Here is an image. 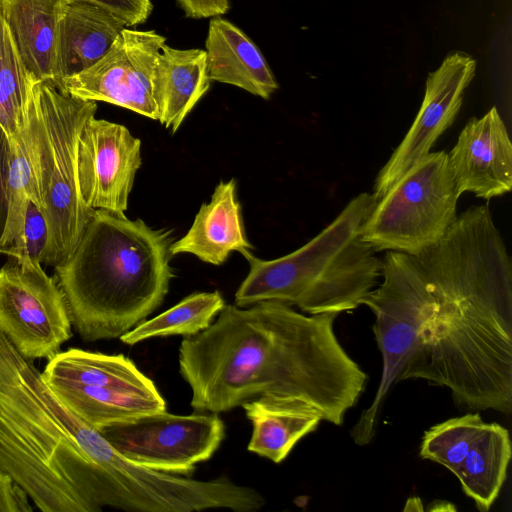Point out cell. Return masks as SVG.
Segmentation results:
<instances>
[{
    "instance_id": "obj_1",
    "label": "cell",
    "mask_w": 512,
    "mask_h": 512,
    "mask_svg": "<svg viewBox=\"0 0 512 512\" xmlns=\"http://www.w3.org/2000/svg\"><path fill=\"white\" fill-rule=\"evenodd\" d=\"M337 316L298 312L278 301L225 304L207 329L184 337L179 347L192 408L219 414L265 397L340 426L368 375L340 343Z\"/></svg>"
},
{
    "instance_id": "obj_2",
    "label": "cell",
    "mask_w": 512,
    "mask_h": 512,
    "mask_svg": "<svg viewBox=\"0 0 512 512\" xmlns=\"http://www.w3.org/2000/svg\"><path fill=\"white\" fill-rule=\"evenodd\" d=\"M432 313L398 382L445 387L461 408L512 411V265L487 206H471L412 255Z\"/></svg>"
},
{
    "instance_id": "obj_3",
    "label": "cell",
    "mask_w": 512,
    "mask_h": 512,
    "mask_svg": "<svg viewBox=\"0 0 512 512\" xmlns=\"http://www.w3.org/2000/svg\"><path fill=\"white\" fill-rule=\"evenodd\" d=\"M110 443L0 333V467L42 512H100Z\"/></svg>"
},
{
    "instance_id": "obj_4",
    "label": "cell",
    "mask_w": 512,
    "mask_h": 512,
    "mask_svg": "<svg viewBox=\"0 0 512 512\" xmlns=\"http://www.w3.org/2000/svg\"><path fill=\"white\" fill-rule=\"evenodd\" d=\"M173 241L170 229L94 210L73 254L54 267L83 340L120 338L162 304L174 277Z\"/></svg>"
},
{
    "instance_id": "obj_5",
    "label": "cell",
    "mask_w": 512,
    "mask_h": 512,
    "mask_svg": "<svg viewBox=\"0 0 512 512\" xmlns=\"http://www.w3.org/2000/svg\"><path fill=\"white\" fill-rule=\"evenodd\" d=\"M376 201L367 192L358 194L319 234L283 257L263 260L250 251L244 254L250 269L235 293V305L278 301L310 315H339L359 307L381 276V260L361 235Z\"/></svg>"
},
{
    "instance_id": "obj_6",
    "label": "cell",
    "mask_w": 512,
    "mask_h": 512,
    "mask_svg": "<svg viewBox=\"0 0 512 512\" xmlns=\"http://www.w3.org/2000/svg\"><path fill=\"white\" fill-rule=\"evenodd\" d=\"M96 111L95 101L73 97L48 82L31 86L26 125L48 227L41 264L55 267L67 261L94 212L81 196L77 150L81 130Z\"/></svg>"
},
{
    "instance_id": "obj_7",
    "label": "cell",
    "mask_w": 512,
    "mask_h": 512,
    "mask_svg": "<svg viewBox=\"0 0 512 512\" xmlns=\"http://www.w3.org/2000/svg\"><path fill=\"white\" fill-rule=\"evenodd\" d=\"M380 277L382 281L361 301L375 318L373 332L382 357V373L371 404L350 431L359 446L375 437L384 401L398 382L433 307L428 284L412 255L387 251L381 260Z\"/></svg>"
},
{
    "instance_id": "obj_8",
    "label": "cell",
    "mask_w": 512,
    "mask_h": 512,
    "mask_svg": "<svg viewBox=\"0 0 512 512\" xmlns=\"http://www.w3.org/2000/svg\"><path fill=\"white\" fill-rule=\"evenodd\" d=\"M460 195L448 153L430 152L376 201L361 227L362 239L375 251L415 255L454 223Z\"/></svg>"
},
{
    "instance_id": "obj_9",
    "label": "cell",
    "mask_w": 512,
    "mask_h": 512,
    "mask_svg": "<svg viewBox=\"0 0 512 512\" xmlns=\"http://www.w3.org/2000/svg\"><path fill=\"white\" fill-rule=\"evenodd\" d=\"M0 333L28 360L51 359L72 337L64 294L55 277L28 254L0 268Z\"/></svg>"
},
{
    "instance_id": "obj_10",
    "label": "cell",
    "mask_w": 512,
    "mask_h": 512,
    "mask_svg": "<svg viewBox=\"0 0 512 512\" xmlns=\"http://www.w3.org/2000/svg\"><path fill=\"white\" fill-rule=\"evenodd\" d=\"M97 431L133 462L182 476H191L197 463L210 459L225 437V425L217 413L196 411L144 414Z\"/></svg>"
},
{
    "instance_id": "obj_11",
    "label": "cell",
    "mask_w": 512,
    "mask_h": 512,
    "mask_svg": "<svg viewBox=\"0 0 512 512\" xmlns=\"http://www.w3.org/2000/svg\"><path fill=\"white\" fill-rule=\"evenodd\" d=\"M165 40L153 30L124 28L95 64L65 78L61 91L79 99L107 102L159 120L155 68Z\"/></svg>"
},
{
    "instance_id": "obj_12",
    "label": "cell",
    "mask_w": 512,
    "mask_h": 512,
    "mask_svg": "<svg viewBox=\"0 0 512 512\" xmlns=\"http://www.w3.org/2000/svg\"><path fill=\"white\" fill-rule=\"evenodd\" d=\"M141 140L122 124L92 116L78 141L77 173L85 204L124 213L141 166Z\"/></svg>"
},
{
    "instance_id": "obj_13",
    "label": "cell",
    "mask_w": 512,
    "mask_h": 512,
    "mask_svg": "<svg viewBox=\"0 0 512 512\" xmlns=\"http://www.w3.org/2000/svg\"><path fill=\"white\" fill-rule=\"evenodd\" d=\"M475 70L476 61L471 56L453 52L435 72L429 74L424 99L414 122L376 177L372 194L376 200L430 153L437 139L451 126Z\"/></svg>"
},
{
    "instance_id": "obj_14",
    "label": "cell",
    "mask_w": 512,
    "mask_h": 512,
    "mask_svg": "<svg viewBox=\"0 0 512 512\" xmlns=\"http://www.w3.org/2000/svg\"><path fill=\"white\" fill-rule=\"evenodd\" d=\"M448 158L460 194L490 200L512 188V145L496 107L467 122Z\"/></svg>"
},
{
    "instance_id": "obj_15",
    "label": "cell",
    "mask_w": 512,
    "mask_h": 512,
    "mask_svg": "<svg viewBox=\"0 0 512 512\" xmlns=\"http://www.w3.org/2000/svg\"><path fill=\"white\" fill-rule=\"evenodd\" d=\"M253 249L247 239L236 182H220L208 203H204L188 232L170 246L172 256L188 253L203 262L221 265L237 251L242 255Z\"/></svg>"
},
{
    "instance_id": "obj_16",
    "label": "cell",
    "mask_w": 512,
    "mask_h": 512,
    "mask_svg": "<svg viewBox=\"0 0 512 512\" xmlns=\"http://www.w3.org/2000/svg\"><path fill=\"white\" fill-rule=\"evenodd\" d=\"M127 28L104 9L80 0H65L58 24L55 87L95 64Z\"/></svg>"
},
{
    "instance_id": "obj_17",
    "label": "cell",
    "mask_w": 512,
    "mask_h": 512,
    "mask_svg": "<svg viewBox=\"0 0 512 512\" xmlns=\"http://www.w3.org/2000/svg\"><path fill=\"white\" fill-rule=\"evenodd\" d=\"M205 51L210 81L237 86L266 100L277 90L275 77L258 47L230 21L212 17Z\"/></svg>"
},
{
    "instance_id": "obj_18",
    "label": "cell",
    "mask_w": 512,
    "mask_h": 512,
    "mask_svg": "<svg viewBox=\"0 0 512 512\" xmlns=\"http://www.w3.org/2000/svg\"><path fill=\"white\" fill-rule=\"evenodd\" d=\"M65 0H0L16 51L35 81L55 86L58 24Z\"/></svg>"
},
{
    "instance_id": "obj_19",
    "label": "cell",
    "mask_w": 512,
    "mask_h": 512,
    "mask_svg": "<svg viewBox=\"0 0 512 512\" xmlns=\"http://www.w3.org/2000/svg\"><path fill=\"white\" fill-rule=\"evenodd\" d=\"M204 49H176L164 44L155 68L159 121L175 133L210 87Z\"/></svg>"
},
{
    "instance_id": "obj_20",
    "label": "cell",
    "mask_w": 512,
    "mask_h": 512,
    "mask_svg": "<svg viewBox=\"0 0 512 512\" xmlns=\"http://www.w3.org/2000/svg\"><path fill=\"white\" fill-rule=\"evenodd\" d=\"M41 373L46 383L105 386L127 391H158L155 383L123 354L109 355L69 348L49 359Z\"/></svg>"
},
{
    "instance_id": "obj_21",
    "label": "cell",
    "mask_w": 512,
    "mask_h": 512,
    "mask_svg": "<svg viewBox=\"0 0 512 512\" xmlns=\"http://www.w3.org/2000/svg\"><path fill=\"white\" fill-rule=\"evenodd\" d=\"M46 384L67 408L95 430L144 414L166 411V402L159 391H127L62 382Z\"/></svg>"
},
{
    "instance_id": "obj_22",
    "label": "cell",
    "mask_w": 512,
    "mask_h": 512,
    "mask_svg": "<svg viewBox=\"0 0 512 512\" xmlns=\"http://www.w3.org/2000/svg\"><path fill=\"white\" fill-rule=\"evenodd\" d=\"M252 425L247 449L278 464L321 419L300 408L274 399L258 397L241 405Z\"/></svg>"
},
{
    "instance_id": "obj_23",
    "label": "cell",
    "mask_w": 512,
    "mask_h": 512,
    "mask_svg": "<svg viewBox=\"0 0 512 512\" xmlns=\"http://www.w3.org/2000/svg\"><path fill=\"white\" fill-rule=\"evenodd\" d=\"M512 446L508 430L485 423L457 474L462 491L480 511H488L505 482Z\"/></svg>"
},
{
    "instance_id": "obj_24",
    "label": "cell",
    "mask_w": 512,
    "mask_h": 512,
    "mask_svg": "<svg viewBox=\"0 0 512 512\" xmlns=\"http://www.w3.org/2000/svg\"><path fill=\"white\" fill-rule=\"evenodd\" d=\"M6 143L8 147L7 210L0 235V253L16 257L27 254L23 231L30 201L41 207L26 119L19 136Z\"/></svg>"
},
{
    "instance_id": "obj_25",
    "label": "cell",
    "mask_w": 512,
    "mask_h": 512,
    "mask_svg": "<svg viewBox=\"0 0 512 512\" xmlns=\"http://www.w3.org/2000/svg\"><path fill=\"white\" fill-rule=\"evenodd\" d=\"M225 306L219 291L195 292L158 316L144 320L120 337L127 345L155 338L194 336L207 329Z\"/></svg>"
},
{
    "instance_id": "obj_26",
    "label": "cell",
    "mask_w": 512,
    "mask_h": 512,
    "mask_svg": "<svg viewBox=\"0 0 512 512\" xmlns=\"http://www.w3.org/2000/svg\"><path fill=\"white\" fill-rule=\"evenodd\" d=\"M34 81L16 51L0 9V131L6 142L20 134Z\"/></svg>"
},
{
    "instance_id": "obj_27",
    "label": "cell",
    "mask_w": 512,
    "mask_h": 512,
    "mask_svg": "<svg viewBox=\"0 0 512 512\" xmlns=\"http://www.w3.org/2000/svg\"><path fill=\"white\" fill-rule=\"evenodd\" d=\"M485 423L478 412H470L431 426L422 437L420 457L456 475Z\"/></svg>"
},
{
    "instance_id": "obj_28",
    "label": "cell",
    "mask_w": 512,
    "mask_h": 512,
    "mask_svg": "<svg viewBox=\"0 0 512 512\" xmlns=\"http://www.w3.org/2000/svg\"><path fill=\"white\" fill-rule=\"evenodd\" d=\"M23 240L29 257L41 263L48 241V227L42 211L32 201L26 213Z\"/></svg>"
},
{
    "instance_id": "obj_29",
    "label": "cell",
    "mask_w": 512,
    "mask_h": 512,
    "mask_svg": "<svg viewBox=\"0 0 512 512\" xmlns=\"http://www.w3.org/2000/svg\"><path fill=\"white\" fill-rule=\"evenodd\" d=\"M96 5L109 12L127 28L143 24L149 18L153 5L151 0H80Z\"/></svg>"
},
{
    "instance_id": "obj_30",
    "label": "cell",
    "mask_w": 512,
    "mask_h": 512,
    "mask_svg": "<svg viewBox=\"0 0 512 512\" xmlns=\"http://www.w3.org/2000/svg\"><path fill=\"white\" fill-rule=\"evenodd\" d=\"M29 496L13 477L0 467V512H31Z\"/></svg>"
},
{
    "instance_id": "obj_31",
    "label": "cell",
    "mask_w": 512,
    "mask_h": 512,
    "mask_svg": "<svg viewBox=\"0 0 512 512\" xmlns=\"http://www.w3.org/2000/svg\"><path fill=\"white\" fill-rule=\"evenodd\" d=\"M185 15L201 19L217 17L229 10V0H176Z\"/></svg>"
}]
</instances>
